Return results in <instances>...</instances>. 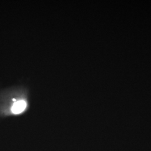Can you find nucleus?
Segmentation results:
<instances>
[{
    "instance_id": "f257e3e1",
    "label": "nucleus",
    "mask_w": 151,
    "mask_h": 151,
    "mask_svg": "<svg viewBox=\"0 0 151 151\" xmlns=\"http://www.w3.org/2000/svg\"><path fill=\"white\" fill-rule=\"evenodd\" d=\"M27 107V103L25 101L22 100L18 101L14 103L11 108V111L12 113L15 114H19L23 112Z\"/></svg>"
}]
</instances>
